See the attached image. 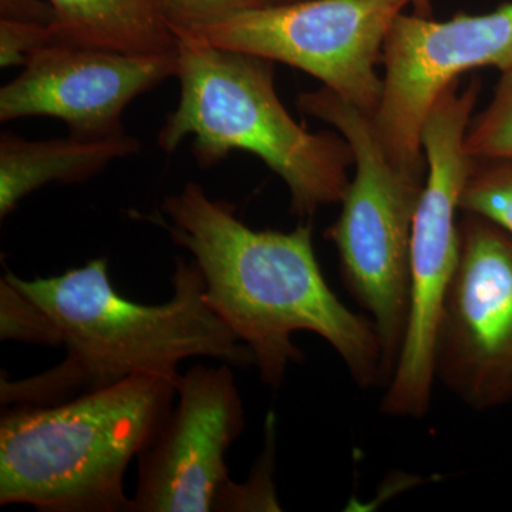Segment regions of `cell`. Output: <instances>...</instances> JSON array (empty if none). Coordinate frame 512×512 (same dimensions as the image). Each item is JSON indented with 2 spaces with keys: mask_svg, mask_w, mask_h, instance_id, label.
I'll return each instance as SVG.
<instances>
[{
  "mask_svg": "<svg viewBox=\"0 0 512 512\" xmlns=\"http://www.w3.org/2000/svg\"><path fill=\"white\" fill-rule=\"evenodd\" d=\"M0 339L60 348L59 335L46 313L5 278L0 281Z\"/></svg>",
  "mask_w": 512,
  "mask_h": 512,
  "instance_id": "16",
  "label": "cell"
},
{
  "mask_svg": "<svg viewBox=\"0 0 512 512\" xmlns=\"http://www.w3.org/2000/svg\"><path fill=\"white\" fill-rule=\"evenodd\" d=\"M56 42L134 56L177 52L164 0H47Z\"/></svg>",
  "mask_w": 512,
  "mask_h": 512,
  "instance_id": "13",
  "label": "cell"
},
{
  "mask_svg": "<svg viewBox=\"0 0 512 512\" xmlns=\"http://www.w3.org/2000/svg\"><path fill=\"white\" fill-rule=\"evenodd\" d=\"M460 211L478 215L512 235V160L471 158Z\"/></svg>",
  "mask_w": 512,
  "mask_h": 512,
  "instance_id": "14",
  "label": "cell"
},
{
  "mask_svg": "<svg viewBox=\"0 0 512 512\" xmlns=\"http://www.w3.org/2000/svg\"><path fill=\"white\" fill-rule=\"evenodd\" d=\"M231 365L192 366L177 379L173 407L156 440L137 457L131 512H207L229 480L227 453L245 427Z\"/></svg>",
  "mask_w": 512,
  "mask_h": 512,
  "instance_id": "10",
  "label": "cell"
},
{
  "mask_svg": "<svg viewBox=\"0 0 512 512\" xmlns=\"http://www.w3.org/2000/svg\"><path fill=\"white\" fill-rule=\"evenodd\" d=\"M298 109L336 128L353 153L355 175L326 237L338 251L346 288L372 316L387 386L406 338L413 220L426 181L393 165L372 116L328 87L302 93Z\"/></svg>",
  "mask_w": 512,
  "mask_h": 512,
  "instance_id": "5",
  "label": "cell"
},
{
  "mask_svg": "<svg viewBox=\"0 0 512 512\" xmlns=\"http://www.w3.org/2000/svg\"><path fill=\"white\" fill-rule=\"evenodd\" d=\"M274 414L266 419V450L256 470L247 483H229L215 501L214 511H279L274 483H272V461H274Z\"/></svg>",
  "mask_w": 512,
  "mask_h": 512,
  "instance_id": "17",
  "label": "cell"
},
{
  "mask_svg": "<svg viewBox=\"0 0 512 512\" xmlns=\"http://www.w3.org/2000/svg\"><path fill=\"white\" fill-rule=\"evenodd\" d=\"M3 278L46 313L66 349V359L42 375L2 379L5 406H50L131 376H175L190 357L254 365L251 350L208 305L194 261L175 259L173 296L161 305L121 296L107 258L49 278L26 281L12 272Z\"/></svg>",
  "mask_w": 512,
  "mask_h": 512,
  "instance_id": "2",
  "label": "cell"
},
{
  "mask_svg": "<svg viewBox=\"0 0 512 512\" xmlns=\"http://www.w3.org/2000/svg\"><path fill=\"white\" fill-rule=\"evenodd\" d=\"M460 259L434 343V372L471 409L512 402V235L464 212Z\"/></svg>",
  "mask_w": 512,
  "mask_h": 512,
  "instance_id": "9",
  "label": "cell"
},
{
  "mask_svg": "<svg viewBox=\"0 0 512 512\" xmlns=\"http://www.w3.org/2000/svg\"><path fill=\"white\" fill-rule=\"evenodd\" d=\"M272 3H288V2H296V0H269Z\"/></svg>",
  "mask_w": 512,
  "mask_h": 512,
  "instance_id": "22",
  "label": "cell"
},
{
  "mask_svg": "<svg viewBox=\"0 0 512 512\" xmlns=\"http://www.w3.org/2000/svg\"><path fill=\"white\" fill-rule=\"evenodd\" d=\"M175 74L177 52L134 56L49 43L0 90V120L52 117L64 121L72 136H120L128 104Z\"/></svg>",
  "mask_w": 512,
  "mask_h": 512,
  "instance_id": "11",
  "label": "cell"
},
{
  "mask_svg": "<svg viewBox=\"0 0 512 512\" xmlns=\"http://www.w3.org/2000/svg\"><path fill=\"white\" fill-rule=\"evenodd\" d=\"M2 19L52 25L53 10L49 3L37 0H2Z\"/></svg>",
  "mask_w": 512,
  "mask_h": 512,
  "instance_id": "20",
  "label": "cell"
},
{
  "mask_svg": "<svg viewBox=\"0 0 512 512\" xmlns=\"http://www.w3.org/2000/svg\"><path fill=\"white\" fill-rule=\"evenodd\" d=\"M164 3L175 33L271 5L269 0H164Z\"/></svg>",
  "mask_w": 512,
  "mask_h": 512,
  "instance_id": "18",
  "label": "cell"
},
{
  "mask_svg": "<svg viewBox=\"0 0 512 512\" xmlns=\"http://www.w3.org/2000/svg\"><path fill=\"white\" fill-rule=\"evenodd\" d=\"M137 138L72 136L29 141L3 133L0 138V217H8L23 198L49 183H80L111 161L137 153Z\"/></svg>",
  "mask_w": 512,
  "mask_h": 512,
  "instance_id": "12",
  "label": "cell"
},
{
  "mask_svg": "<svg viewBox=\"0 0 512 512\" xmlns=\"http://www.w3.org/2000/svg\"><path fill=\"white\" fill-rule=\"evenodd\" d=\"M480 90L478 77L466 89H461L460 80L450 84L421 131L427 175L413 220L406 338L382 400L387 416L420 419L430 407L437 325L460 259L457 211L471 167L464 138Z\"/></svg>",
  "mask_w": 512,
  "mask_h": 512,
  "instance_id": "6",
  "label": "cell"
},
{
  "mask_svg": "<svg viewBox=\"0 0 512 512\" xmlns=\"http://www.w3.org/2000/svg\"><path fill=\"white\" fill-rule=\"evenodd\" d=\"M158 218L194 256L212 311L254 356L262 382L278 387L302 360L293 335L311 332L338 353L362 389L383 384L382 348L372 319L350 311L320 271L312 225L256 231L234 208L188 183L165 198Z\"/></svg>",
  "mask_w": 512,
  "mask_h": 512,
  "instance_id": "1",
  "label": "cell"
},
{
  "mask_svg": "<svg viewBox=\"0 0 512 512\" xmlns=\"http://www.w3.org/2000/svg\"><path fill=\"white\" fill-rule=\"evenodd\" d=\"M407 5L409 0L272 3L175 35L296 67L373 116L383 94L376 66Z\"/></svg>",
  "mask_w": 512,
  "mask_h": 512,
  "instance_id": "7",
  "label": "cell"
},
{
  "mask_svg": "<svg viewBox=\"0 0 512 512\" xmlns=\"http://www.w3.org/2000/svg\"><path fill=\"white\" fill-rule=\"evenodd\" d=\"M56 42L52 25L23 20H0V64L2 67L26 63L40 47Z\"/></svg>",
  "mask_w": 512,
  "mask_h": 512,
  "instance_id": "19",
  "label": "cell"
},
{
  "mask_svg": "<svg viewBox=\"0 0 512 512\" xmlns=\"http://www.w3.org/2000/svg\"><path fill=\"white\" fill-rule=\"evenodd\" d=\"M410 5L413 6L414 13L424 18L431 16V0H409Z\"/></svg>",
  "mask_w": 512,
  "mask_h": 512,
  "instance_id": "21",
  "label": "cell"
},
{
  "mask_svg": "<svg viewBox=\"0 0 512 512\" xmlns=\"http://www.w3.org/2000/svg\"><path fill=\"white\" fill-rule=\"evenodd\" d=\"M175 77L180 101L158 134L165 153L192 136L201 167L231 151L254 154L284 180L291 212L302 220L342 201L355 164L348 141L309 133L292 119L276 94L274 62L178 37Z\"/></svg>",
  "mask_w": 512,
  "mask_h": 512,
  "instance_id": "4",
  "label": "cell"
},
{
  "mask_svg": "<svg viewBox=\"0 0 512 512\" xmlns=\"http://www.w3.org/2000/svg\"><path fill=\"white\" fill-rule=\"evenodd\" d=\"M464 146L471 158L512 160V69L501 72L493 100L471 120Z\"/></svg>",
  "mask_w": 512,
  "mask_h": 512,
  "instance_id": "15",
  "label": "cell"
},
{
  "mask_svg": "<svg viewBox=\"0 0 512 512\" xmlns=\"http://www.w3.org/2000/svg\"><path fill=\"white\" fill-rule=\"evenodd\" d=\"M382 60V100L372 116L377 137L393 165L426 181L421 131L440 94L477 67L512 69V2L446 22L402 13L384 40Z\"/></svg>",
  "mask_w": 512,
  "mask_h": 512,
  "instance_id": "8",
  "label": "cell"
},
{
  "mask_svg": "<svg viewBox=\"0 0 512 512\" xmlns=\"http://www.w3.org/2000/svg\"><path fill=\"white\" fill-rule=\"evenodd\" d=\"M136 375L50 406H13L0 420V505L42 512H131L128 464L173 410L177 379Z\"/></svg>",
  "mask_w": 512,
  "mask_h": 512,
  "instance_id": "3",
  "label": "cell"
}]
</instances>
